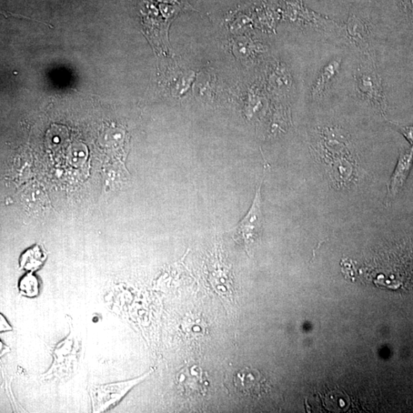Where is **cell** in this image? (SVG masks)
Returning a JSON list of instances; mask_svg holds the SVG:
<instances>
[{
	"label": "cell",
	"instance_id": "1",
	"mask_svg": "<svg viewBox=\"0 0 413 413\" xmlns=\"http://www.w3.org/2000/svg\"><path fill=\"white\" fill-rule=\"evenodd\" d=\"M82 353L80 340L72 330L68 337L53 349L54 362L47 375L58 378L72 377L78 367Z\"/></svg>",
	"mask_w": 413,
	"mask_h": 413
},
{
	"label": "cell",
	"instance_id": "2",
	"mask_svg": "<svg viewBox=\"0 0 413 413\" xmlns=\"http://www.w3.org/2000/svg\"><path fill=\"white\" fill-rule=\"evenodd\" d=\"M261 187L257 190L256 196L247 215L241 220L235 230L234 238L245 246L247 250L260 240L264 229V214L262 211Z\"/></svg>",
	"mask_w": 413,
	"mask_h": 413
},
{
	"label": "cell",
	"instance_id": "3",
	"mask_svg": "<svg viewBox=\"0 0 413 413\" xmlns=\"http://www.w3.org/2000/svg\"><path fill=\"white\" fill-rule=\"evenodd\" d=\"M148 375L127 381L96 385L90 388L93 412H104L122 399L127 392L144 380Z\"/></svg>",
	"mask_w": 413,
	"mask_h": 413
},
{
	"label": "cell",
	"instance_id": "4",
	"mask_svg": "<svg viewBox=\"0 0 413 413\" xmlns=\"http://www.w3.org/2000/svg\"><path fill=\"white\" fill-rule=\"evenodd\" d=\"M413 165V148L400 150L397 165L388 185L386 203L391 205L406 183Z\"/></svg>",
	"mask_w": 413,
	"mask_h": 413
},
{
	"label": "cell",
	"instance_id": "5",
	"mask_svg": "<svg viewBox=\"0 0 413 413\" xmlns=\"http://www.w3.org/2000/svg\"><path fill=\"white\" fill-rule=\"evenodd\" d=\"M266 380L254 369L241 370L234 377V385L241 395L249 397H259L265 389Z\"/></svg>",
	"mask_w": 413,
	"mask_h": 413
},
{
	"label": "cell",
	"instance_id": "6",
	"mask_svg": "<svg viewBox=\"0 0 413 413\" xmlns=\"http://www.w3.org/2000/svg\"><path fill=\"white\" fill-rule=\"evenodd\" d=\"M360 92L375 104L382 108L385 105V96L378 76L374 73H359L358 77Z\"/></svg>",
	"mask_w": 413,
	"mask_h": 413
},
{
	"label": "cell",
	"instance_id": "7",
	"mask_svg": "<svg viewBox=\"0 0 413 413\" xmlns=\"http://www.w3.org/2000/svg\"><path fill=\"white\" fill-rule=\"evenodd\" d=\"M340 66V60H332L324 68L321 70L318 78L312 90V97H318L325 92L326 87L331 82L332 78L338 74Z\"/></svg>",
	"mask_w": 413,
	"mask_h": 413
},
{
	"label": "cell",
	"instance_id": "8",
	"mask_svg": "<svg viewBox=\"0 0 413 413\" xmlns=\"http://www.w3.org/2000/svg\"><path fill=\"white\" fill-rule=\"evenodd\" d=\"M47 255L39 246L28 250L20 258V267L28 271H35L41 267Z\"/></svg>",
	"mask_w": 413,
	"mask_h": 413
},
{
	"label": "cell",
	"instance_id": "9",
	"mask_svg": "<svg viewBox=\"0 0 413 413\" xmlns=\"http://www.w3.org/2000/svg\"><path fill=\"white\" fill-rule=\"evenodd\" d=\"M184 330L188 337H200L206 334V322L200 317L187 318Z\"/></svg>",
	"mask_w": 413,
	"mask_h": 413
},
{
	"label": "cell",
	"instance_id": "10",
	"mask_svg": "<svg viewBox=\"0 0 413 413\" xmlns=\"http://www.w3.org/2000/svg\"><path fill=\"white\" fill-rule=\"evenodd\" d=\"M20 294L23 296L33 298L39 294V284L37 278L30 273L24 277L19 283Z\"/></svg>",
	"mask_w": 413,
	"mask_h": 413
},
{
	"label": "cell",
	"instance_id": "11",
	"mask_svg": "<svg viewBox=\"0 0 413 413\" xmlns=\"http://www.w3.org/2000/svg\"><path fill=\"white\" fill-rule=\"evenodd\" d=\"M399 133L404 136L408 141L410 146L413 148V124L412 125H400L397 124H392Z\"/></svg>",
	"mask_w": 413,
	"mask_h": 413
},
{
	"label": "cell",
	"instance_id": "12",
	"mask_svg": "<svg viewBox=\"0 0 413 413\" xmlns=\"http://www.w3.org/2000/svg\"><path fill=\"white\" fill-rule=\"evenodd\" d=\"M12 327L9 326L5 317L3 315L0 316V331H12Z\"/></svg>",
	"mask_w": 413,
	"mask_h": 413
}]
</instances>
